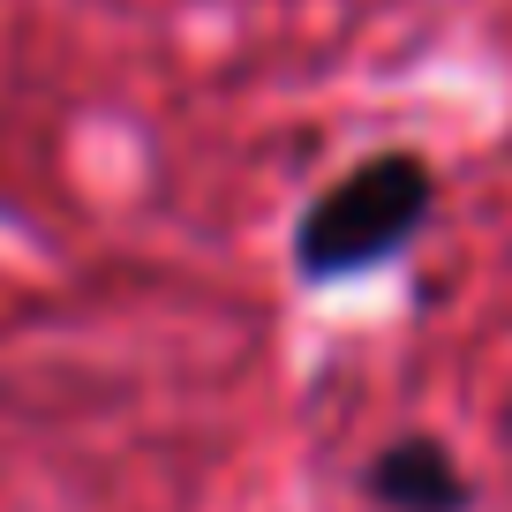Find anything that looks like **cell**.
I'll use <instances>...</instances> for the list:
<instances>
[{
    "mask_svg": "<svg viewBox=\"0 0 512 512\" xmlns=\"http://www.w3.org/2000/svg\"><path fill=\"white\" fill-rule=\"evenodd\" d=\"M430 204H437L430 166H422L415 151H377V159H362L347 181H332V189L302 211V226H294V264H302L309 279H354V272H369V264H392V256L422 234Z\"/></svg>",
    "mask_w": 512,
    "mask_h": 512,
    "instance_id": "1",
    "label": "cell"
},
{
    "mask_svg": "<svg viewBox=\"0 0 512 512\" xmlns=\"http://www.w3.org/2000/svg\"><path fill=\"white\" fill-rule=\"evenodd\" d=\"M369 497L384 512H467V475L437 437H400L369 460Z\"/></svg>",
    "mask_w": 512,
    "mask_h": 512,
    "instance_id": "2",
    "label": "cell"
}]
</instances>
